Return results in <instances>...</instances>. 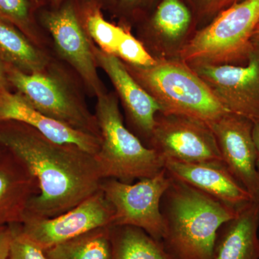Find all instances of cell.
<instances>
[{"label":"cell","mask_w":259,"mask_h":259,"mask_svg":"<svg viewBox=\"0 0 259 259\" xmlns=\"http://www.w3.org/2000/svg\"><path fill=\"white\" fill-rule=\"evenodd\" d=\"M0 146L23 161L38 182L40 192L25 217H56L100 190L104 179L95 155L79 146L58 144L15 121L0 122Z\"/></svg>","instance_id":"obj_1"},{"label":"cell","mask_w":259,"mask_h":259,"mask_svg":"<svg viewBox=\"0 0 259 259\" xmlns=\"http://www.w3.org/2000/svg\"><path fill=\"white\" fill-rule=\"evenodd\" d=\"M170 177L161 202L162 244L173 259H212L218 231L237 209Z\"/></svg>","instance_id":"obj_2"},{"label":"cell","mask_w":259,"mask_h":259,"mask_svg":"<svg viewBox=\"0 0 259 259\" xmlns=\"http://www.w3.org/2000/svg\"><path fill=\"white\" fill-rule=\"evenodd\" d=\"M124 64L157 102L161 113L188 116L210 124L229 112L203 80L180 59H156L150 66Z\"/></svg>","instance_id":"obj_3"},{"label":"cell","mask_w":259,"mask_h":259,"mask_svg":"<svg viewBox=\"0 0 259 259\" xmlns=\"http://www.w3.org/2000/svg\"><path fill=\"white\" fill-rule=\"evenodd\" d=\"M97 98L95 116L100 146L95 156L103 179L131 184L161 171L165 160L126 127L117 95L106 91Z\"/></svg>","instance_id":"obj_4"},{"label":"cell","mask_w":259,"mask_h":259,"mask_svg":"<svg viewBox=\"0 0 259 259\" xmlns=\"http://www.w3.org/2000/svg\"><path fill=\"white\" fill-rule=\"evenodd\" d=\"M258 23L259 0H243L231 5L195 32L179 59L190 66L245 64Z\"/></svg>","instance_id":"obj_5"},{"label":"cell","mask_w":259,"mask_h":259,"mask_svg":"<svg viewBox=\"0 0 259 259\" xmlns=\"http://www.w3.org/2000/svg\"><path fill=\"white\" fill-rule=\"evenodd\" d=\"M10 86L42 115L100 139L95 114L68 78L51 64L40 72L27 74L5 64Z\"/></svg>","instance_id":"obj_6"},{"label":"cell","mask_w":259,"mask_h":259,"mask_svg":"<svg viewBox=\"0 0 259 259\" xmlns=\"http://www.w3.org/2000/svg\"><path fill=\"white\" fill-rule=\"evenodd\" d=\"M171 181L165 168L155 176L127 184L104 179L100 189L114 210L112 226H134L161 241L164 233L162 197Z\"/></svg>","instance_id":"obj_7"},{"label":"cell","mask_w":259,"mask_h":259,"mask_svg":"<svg viewBox=\"0 0 259 259\" xmlns=\"http://www.w3.org/2000/svg\"><path fill=\"white\" fill-rule=\"evenodd\" d=\"M148 147L164 160L224 163L209 124L188 116L158 112Z\"/></svg>","instance_id":"obj_8"},{"label":"cell","mask_w":259,"mask_h":259,"mask_svg":"<svg viewBox=\"0 0 259 259\" xmlns=\"http://www.w3.org/2000/svg\"><path fill=\"white\" fill-rule=\"evenodd\" d=\"M41 9L39 20L52 36L56 51L76 71L92 95L106 92L98 72L93 42L83 29L74 0H65L59 8Z\"/></svg>","instance_id":"obj_9"},{"label":"cell","mask_w":259,"mask_h":259,"mask_svg":"<svg viewBox=\"0 0 259 259\" xmlns=\"http://www.w3.org/2000/svg\"><path fill=\"white\" fill-rule=\"evenodd\" d=\"M190 66L228 112L259 120L258 47L253 45L243 65Z\"/></svg>","instance_id":"obj_10"},{"label":"cell","mask_w":259,"mask_h":259,"mask_svg":"<svg viewBox=\"0 0 259 259\" xmlns=\"http://www.w3.org/2000/svg\"><path fill=\"white\" fill-rule=\"evenodd\" d=\"M114 210L98 192L67 212L51 218L26 216L22 231L42 250L97 228L112 226Z\"/></svg>","instance_id":"obj_11"},{"label":"cell","mask_w":259,"mask_h":259,"mask_svg":"<svg viewBox=\"0 0 259 259\" xmlns=\"http://www.w3.org/2000/svg\"><path fill=\"white\" fill-rule=\"evenodd\" d=\"M141 41L156 59H179L181 51L198 30L188 0H159L139 23Z\"/></svg>","instance_id":"obj_12"},{"label":"cell","mask_w":259,"mask_h":259,"mask_svg":"<svg viewBox=\"0 0 259 259\" xmlns=\"http://www.w3.org/2000/svg\"><path fill=\"white\" fill-rule=\"evenodd\" d=\"M209 125L217 139L225 166L249 193L252 200L259 202L253 121L228 112Z\"/></svg>","instance_id":"obj_13"},{"label":"cell","mask_w":259,"mask_h":259,"mask_svg":"<svg viewBox=\"0 0 259 259\" xmlns=\"http://www.w3.org/2000/svg\"><path fill=\"white\" fill-rule=\"evenodd\" d=\"M93 50L97 66L106 73L120 97L133 133L148 146L156 115L161 112L159 105L130 74L118 57L100 50L93 42Z\"/></svg>","instance_id":"obj_14"},{"label":"cell","mask_w":259,"mask_h":259,"mask_svg":"<svg viewBox=\"0 0 259 259\" xmlns=\"http://www.w3.org/2000/svg\"><path fill=\"white\" fill-rule=\"evenodd\" d=\"M6 121L30 126L54 142L75 145L95 156L100 149L98 138L49 118L34 108L20 94L0 88V122Z\"/></svg>","instance_id":"obj_15"},{"label":"cell","mask_w":259,"mask_h":259,"mask_svg":"<svg viewBox=\"0 0 259 259\" xmlns=\"http://www.w3.org/2000/svg\"><path fill=\"white\" fill-rule=\"evenodd\" d=\"M40 192L36 177L13 153L0 152V227L22 224L29 203Z\"/></svg>","instance_id":"obj_16"},{"label":"cell","mask_w":259,"mask_h":259,"mask_svg":"<svg viewBox=\"0 0 259 259\" xmlns=\"http://www.w3.org/2000/svg\"><path fill=\"white\" fill-rule=\"evenodd\" d=\"M169 176L238 209L252 200L249 193L230 173L224 163H185L165 160Z\"/></svg>","instance_id":"obj_17"},{"label":"cell","mask_w":259,"mask_h":259,"mask_svg":"<svg viewBox=\"0 0 259 259\" xmlns=\"http://www.w3.org/2000/svg\"><path fill=\"white\" fill-rule=\"evenodd\" d=\"M259 202L237 209L218 231L212 259H259Z\"/></svg>","instance_id":"obj_18"},{"label":"cell","mask_w":259,"mask_h":259,"mask_svg":"<svg viewBox=\"0 0 259 259\" xmlns=\"http://www.w3.org/2000/svg\"><path fill=\"white\" fill-rule=\"evenodd\" d=\"M0 60L27 74L47 69V54L9 23L0 20Z\"/></svg>","instance_id":"obj_19"},{"label":"cell","mask_w":259,"mask_h":259,"mask_svg":"<svg viewBox=\"0 0 259 259\" xmlns=\"http://www.w3.org/2000/svg\"><path fill=\"white\" fill-rule=\"evenodd\" d=\"M111 259H173L161 241L134 226L110 227Z\"/></svg>","instance_id":"obj_20"},{"label":"cell","mask_w":259,"mask_h":259,"mask_svg":"<svg viewBox=\"0 0 259 259\" xmlns=\"http://www.w3.org/2000/svg\"><path fill=\"white\" fill-rule=\"evenodd\" d=\"M110 227L97 228L44 250L47 259H111Z\"/></svg>","instance_id":"obj_21"},{"label":"cell","mask_w":259,"mask_h":259,"mask_svg":"<svg viewBox=\"0 0 259 259\" xmlns=\"http://www.w3.org/2000/svg\"><path fill=\"white\" fill-rule=\"evenodd\" d=\"M74 3L80 22L90 38L100 50L115 56L125 25L107 21L102 7L95 0H74Z\"/></svg>","instance_id":"obj_22"},{"label":"cell","mask_w":259,"mask_h":259,"mask_svg":"<svg viewBox=\"0 0 259 259\" xmlns=\"http://www.w3.org/2000/svg\"><path fill=\"white\" fill-rule=\"evenodd\" d=\"M37 10L29 0H0V20L14 25L39 47L42 35L35 18Z\"/></svg>","instance_id":"obj_23"},{"label":"cell","mask_w":259,"mask_h":259,"mask_svg":"<svg viewBox=\"0 0 259 259\" xmlns=\"http://www.w3.org/2000/svg\"><path fill=\"white\" fill-rule=\"evenodd\" d=\"M115 56L122 62L134 66H150L156 62L144 44L132 35L131 27L127 26L122 32Z\"/></svg>","instance_id":"obj_24"},{"label":"cell","mask_w":259,"mask_h":259,"mask_svg":"<svg viewBox=\"0 0 259 259\" xmlns=\"http://www.w3.org/2000/svg\"><path fill=\"white\" fill-rule=\"evenodd\" d=\"M159 0H115L110 10L120 20V25L131 27L141 23L152 12Z\"/></svg>","instance_id":"obj_25"},{"label":"cell","mask_w":259,"mask_h":259,"mask_svg":"<svg viewBox=\"0 0 259 259\" xmlns=\"http://www.w3.org/2000/svg\"><path fill=\"white\" fill-rule=\"evenodd\" d=\"M11 227L13 235L8 259H47L44 250L22 231L21 224Z\"/></svg>","instance_id":"obj_26"},{"label":"cell","mask_w":259,"mask_h":259,"mask_svg":"<svg viewBox=\"0 0 259 259\" xmlns=\"http://www.w3.org/2000/svg\"><path fill=\"white\" fill-rule=\"evenodd\" d=\"M193 9L199 26L209 23L218 13L221 0H188Z\"/></svg>","instance_id":"obj_27"},{"label":"cell","mask_w":259,"mask_h":259,"mask_svg":"<svg viewBox=\"0 0 259 259\" xmlns=\"http://www.w3.org/2000/svg\"><path fill=\"white\" fill-rule=\"evenodd\" d=\"M13 235L11 226L0 227V259H8Z\"/></svg>","instance_id":"obj_28"},{"label":"cell","mask_w":259,"mask_h":259,"mask_svg":"<svg viewBox=\"0 0 259 259\" xmlns=\"http://www.w3.org/2000/svg\"><path fill=\"white\" fill-rule=\"evenodd\" d=\"M253 138L256 150V166L259 174V120L253 121Z\"/></svg>","instance_id":"obj_29"},{"label":"cell","mask_w":259,"mask_h":259,"mask_svg":"<svg viewBox=\"0 0 259 259\" xmlns=\"http://www.w3.org/2000/svg\"><path fill=\"white\" fill-rule=\"evenodd\" d=\"M10 86L8 76H7L6 70H5V64L0 60V88L9 89Z\"/></svg>","instance_id":"obj_30"},{"label":"cell","mask_w":259,"mask_h":259,"mask_svg":"<svg viewBox=\"0 0 259 259\" xmlns=\"http://www.w3.org/2000/svg\"><path fill=\"white\" fill-rule=\"evenodd\" d=\"M241 1H243V0H221L219 6H218V13L222 11V10L226 9L228 7L236 4V3H240Z\"/></svg>","instance_id":"obj_31"},{"label":"cell","mask_w":259,"mask_h":259,"mask_svg":"<svg viewBox=\"0 0 259 259\" xmlns=\"http://www.w3.org/2000/svg\"><path fill=\"white\" fill-rule=\"evenodd\" d=\"M102 7V9L110 10L113 6L115 0H95Z\"/></svg>","instance_id":"obj_32"},{"label":"cell","mask_w":259,"mask_h":259,"mask_svg":"<svg viewBox=\"0 0 259 259\" xmlns=\"http://www.w3.org/2000/svg\"><path fill=\"white\" fill-rule=\"evenodd\" d=\"M29 1L35 5L38 10L44 8L48 5L47 0H29Z\"/></svg>","instance_id":"obj_33"},{"label":"cell","mask_w":259,"mask_h":259,"mask_svg":"<svg viewBox=\"0 0 259 259\" xmlns=\"http://www.w3.org/2000/svg\"><path fill=\"white\" fill-rule=\"evenodd\" d=\"M252 44L255 47H259V26L255 28L254 32H253V36L251 39Z\"/></svg>","instance_id":"obj_34"},{"label":"cell","mask_w":259,"mask_h":259,"mask_svg":"<svg viewBox=\"0 0 259 259\" xmlns=\"http://www.w3.org/2000/svg\"><path fill=\"white\" fill-rule=\"evenodd\" d=\"M64 1L65 0H47V3L50 5V8H59Z\"/></svg>","instance_id":"obj_35"},{"label":"cell","mask_w":259,"mask_h":259,"mask_svg":"<svg viewBox=\"0 0 259 259\" xmlns=\"http://www.w3.org/2000/svg\"><path fill=\"white\" fill-rule=\"evenodd\" d=\"M2 150H3V148H2L1 146H0V152H1Z\"/></svg>","instance_id":"obj_36"},{"label":"cell","mask_w":259,"mask_h":259,"mask_svg":"<svg viewBox=\"0 0 259 259\" xmlns=\"http://www.w3.org/2000/svg\"><path fill=\"white\" fill-rule=\"evenodd\" d=\"M258 244H259V236H258Z\"/></svg>","instance_id":"obj_37"},{"label":"cell","mask_w":259,"mask_h":259,"mask_svg":"<svg viewBox=\"0 0 259 259\" xmlns=\"http://www.w3.org/2000/svg\"><path fill=\"white\" fill-rule=\"evenodd\" d=\"M258 26H259V23H258ZM258 26H257V27H258Z\"/></svg>","instance_id":"obj_38"}]
</instances>
